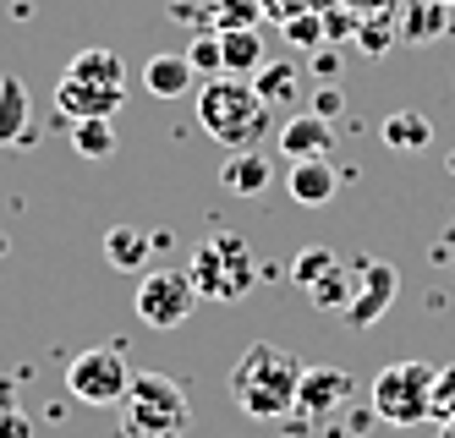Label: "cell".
Instances as JSON below:
<instances>
[{"instance_id": "7", "label": "cell", "mask_w": 455, "mask_h": 438, "mask_svg": "<svg viewBox=\"0 0 455 438\" xmlns=\"http://www.w3.org/2000/svg\"><path fill=\"white\" fill-rule=\"evenodd\" d=\"M138 318L148 329H181L192 313H198V285H192L187 268H148L138 280Z\"/></svg>"}, {"instance_id": "3", "label": "cell", "mask_w": 455, "mask_h": 438, "mask_svg": "<svg viewBox=\"0 0 455 438\" xmlns=\"http://www.w3.org/2000/svg\"><path fill=\"white\" fill-rule=\"evenodd\" d=\"M121 438H187L192 400L171 373H132V389L121 400Z\"/></svg>"}, {"instance_id": "24", "label": "cell", "mask_w": 455, "mask_h": 438, "mask_svg": "<svg viewBox=\"0 0 455 438\" xmlns=\"http://www.w3.org/2000/svg\"><path fill=\"white\" fill-rule=\"evenodd\" d=\"M72 148H77L83 159H110V154H116V121H110V115L72 121Z\"/></svg>"}, {"instance_id": "22", "label": "cell", "mask_w": 455, "mask_h": 438, "mask_svg": "<svg viewBox=\"0 0 455 438\" xmlns=\"http://www.w3.org/2000/svg\"><path fill=\"white\" fill-rule=\"evenodd\" d=\"M302 296L313 301L318 313H346V307H351V296H356V263H335L330 275H323L313 291H302Z\"/></svg>"}, {"instance_id": "23", "label": "cell", "mask_w": 455, "mask_h": 438, "mask_svg": "<svg viewBox=\"0 0 455 438\" xmlns=\"http://www.w3.org/2000/svg\"><path fill=\"white\" fill-rule=\"evenodd\" d=\"M395 28H401V0L395 6H379V12H368V17H356V50L363 55H384L389 50V39H395Z\"/></svg>"}, {"instance_id": "6", "label": "cell", "mask_w": 455, "mask_h": 438, "mask_svg": "<svg viewBox=\"0 0 455 438\" xmlns=\"http://www.w3.org/2000/svg\"><path fill=\"white\" fill-rule=\"evenodd\" d=\"M67 389L72 400H83V406L93 411H116L126 389H132V362H126V346H88L72 356L67 367Z\"/></svg>"}, {"instance_id": "30", "label": "cell", "mask_w": 455, "mask_h": 438, "mask_svg": "<svg viewBox=\"0 0 455 438\" xmlns=\"http://www.w3.org/2000/svg\"><path fill=\"white\" fill-rule=\"evenodd\" d=\"M0 438H34V422H28L17 406H0Z\"/></svg>"}, {"instance_id": "15", "label": "cell", "mask_w": 455, "mask_h": 438, "mask_svg": "<svg viewBox=\"0 0 455 438\" xmlns=\"http://www.w3.org/2000/svg\"><path fill=\"white\" fill-rule=\"evenodd\" d=\"M60 77H77V83H93V88H126V66L116 50L105 44H83L72 60H67V72Z\"/></svg>"}, {"instance_id": "14", "label": "cell", "mask_w": 455, "mask_h": 438, "mask_svg": "<svg viewBox=\"0 0 455 438\" xmlns=\"http://www.w3.org/2000/svg\"><path fill=\"white\" fill-rule=\"evenodd\" d=\"M34 138V93L22 77H0V148Z\"/></svg>"}, {"instance_id": "33", "label": "cell", "mask_w": 455, "mask_h": 438, "mask_svg": "<svg viewBox=\"0 0 455 438\" xmlns=\"http://www.w3.org/2000/svg\"><path fill=\"white\" fill-rule=\"evenodd\" d=\"M439 438H455V417H450V422H439Z\"/></svg>"}, {"instance_id": "25", "label": "cell", "mask_w": 455, "mask_h": 438, "mask_svg": "<svg viewBox=\"0 0 455 438\" xmlns=\"http://www.w3.org/2000/svg\"><path fill=\"white\" fill-rule=\"evenodd\" d=\"M340 258H335V247H302L297 258H291V268H285V280L297 285V291H313L323 275H330Z\"/></svg>"}, {"instance_id": "34", "label": "cell", "mask_w": 455, "mask_h": 438, "mask_svg": "<svg viewBox=\"0 0 455 438\" xmlns=\"http://www.w3.org/2000/svg\"><path fill=\"white\" fill-rule=\"evenodd\" d=\"M444 6H450V12H455V0H444Z\"/></svg>"}, {"instance_id": "20", "label": "cell", "mask_w": 455, "mask_h": 438, "mask_svg": "<svg viewBox=\"0 0 455 438\" xmlns=\"http://www.w3.org/2000/svg\"><path fill=\"white\" fill-rule=\"evenodd\" d=\"M379 138L395 148V154H411V148H428L434 143V121L422 110H389L379 121Z\"/></svg>"}, {"instance_id": "16", "label": "cell", "mask_w": 455, "mask_h": 438, "mask_svg": "<svg viewBox=\"0 0 455 438\" xmlns=\"http://www.w3.org/2000/svg\"><path fill=\"white\" fill-rule=\"evenodd\" d=\"M269 176H275V171H269V159L258 154V148H236L231 159L220 164V187L236 192V197H258V192L269 187Z\"/></svg>"}, {"instance_id": "13", "label": "cell", "mask_w": 455, "mask_h": 438, "mask_svg": "<svg viewBox=\"0 0 455 438\" xmlns=\"http://www.w3.org/2000/svg\"><path fill=\"white\" fill-rule=\"evenodd\" d=\"M285 187H291V197H297L302 209H323L340 192V171H335L330 159H297V164H291V176H285Z\"/></svg>"}, {"instance_id": "21", "label": "cell", "mask_w": 455, "mask_h": 438, "mask_svg": "<svg viewBox=\"0 0 455 438\" xmlns=\"http://www.w3.org/2000/svg\"><path fill=\"white\" fill-rule=\"evenodd\" d=\"M198 28L209 33H225V28H258V17H264V6L258 0H198Z\"/></svg>"}, {"instance_id": "26", "label": "cell", "mask_w": 455, "mask_h": 438, "mask_svg": "<svg viewBox=\"0 0 455 438\" xmlns=\"http://www.w3.org/2000/svg\"><path fill=\"white\" fill-rule=\"evenodd\" d=\"M297 66H291V60H264V66H258V77H252V88H258V99H264V105H285V99L291 93H297Z\"/></svg>"}, {"instance_id": "17", "label": "cell", "mask_w": 455, "mask_h": 438, "mask_svg": "<svg viewBox=\"0 0 455 438\" xmlns=\"http://www.w3.org/2000/svg\"><path fill=\"white\" fill-rule=\"evenodd\" d=\"M192 83H198V72H192L187 55H148V66H143V88L154 99H181V93H192Z\"/></svg>"}, {"instance_id": "11", "label": "cell", "mask_w": 455, "mask_h": 438, "mask_svg": "<svg viewBox=\"0 0 455 438\" xmlns=\"http://www.w3.org/2000/svg\"><path fill=\"white\" fill-rule=\"evenodd\" d=\"M154 230L143 225H110L105 230V263L116 268V275H148L154 268Z\"/></svg>"}, {"instance_id": "27", "label": "cell", "mask_w": 455, "mask_h": 438, "mask_svg": "<svg viewBox=\"0 0 455 438\" xmlns=\"http://www.w3.org/2000/svg\"><path fill=\"white\" fill-rule=\"evenodd\" d=\"M187 60H192V72H198V77H225V60H220V33L198 28V33H192V44H187Z\"/></svg>"}, {"instance_id": "29", "label": "cell", "mask_w": 455, "mask_h": 438, "mask_svg": "<svg viewBox=\"0 0 455 438\" xmlns=\"http://www.w3.org/2000/svg\"><path fill=\"white\" fill-rule=\"evenodd\" d=\"M455 417V362L434 373V394H428V422H450Z\"/></svg>"}, {"instance_id": "1", "label": "cell", "mask_w": 455, "mask_h": 438, "mask_svg": "<svg viewBox=\"0 0 455 438\" xmlns=\"http://www.w3.org/2000/svg\"><path fill=\"white\" fill-rule=\"evenodd\" d=\"M297 384H302V362L269 340L247 346L242 362L231 367V400L252 422H280L297 411Z\"/></svg>"}, {"instance_id": "18", "label": "cell", "mask_w": 455, "mask_h": 438, "mask_svg": "<svg viewBox=\"0 0 455 438\" xmlns=\"http://www.w3.org/2000/svg\"><path fill=\"white\" fill-rule=\"evenodd\" d=\"M220 60H225V77H258L264 66V33L258 28H225L220 33Z\"/></svg>"}, {"instance_id": "10", "label": "cell", "mask_w": 455, "mask_h": 438, "mask_svg": "<svg viewBox=\"0 0 455 438\" xmlns=\"http://www.w3.org/2000/svg\"><path fill=\"white\" fill-rule=\"evenodd\" d=\"M275 138H280V154L297 164V159H330L340 131H335V121H323V115L307 110V115H291V121L275 131Z\"/></svg>"}, {"instance_id": "2", "label": "cell", "mask_w": 455, "mask_h": 438, "mask_svg": "<svg viewBox=\"0 0 455 438\" xmlns=\"http://www.w3.org/2000/svg\"><path fill=\"white\" fill-rule=\"evenodd\" d=\"M198 126L231 154L236 148H258V138L269 131V105L242 77H209L198 88Z\"/></svg>"}, {"instance_id": "28", "label": "cell", "mask_w": 455, "mask_h": 438, "mask_svg": "<svg viewBox=\"0 0 455 438\" xmlns=\"http://www.w3.org/2000/svg\"><path fill=\"white\" fill-rule=\"evenodd\" d=\"M285 44L291 50H318L330 33H323V12H297V17H285Z\"/></svg>"}, {"instance_id": "12", "label": "cell", "mask_w": 455, "mask_h": 438, "mask_svg": "<svg viewBox=\"0 0 455 438\" xmlns=\"http://www.w3.org/2000/svg\"><path fill=\"white\" fill-rule=\"evenodd\" d=\"M126 105V88H93V83H77V77H60L55 88V110L72 115V121H88V115H110Z\"/></svg>"}, {"instance_id": "5", "label": "cell", "mask_w": 455, "mask_h": 438, "mask_svg": "<svg viewBox=\"0 0 455 438\" xmlns=\"http://www.w3.org/2000/svg\"><path fill=\"white\" fill-rule=\"evenodd\" d=\"M434 373H439V367H428V362H389L384 373L373 378V394H368L373 417L389 422V427H417V422H428Z\"/></svg>"}, {"instance_id": "9", "label": "cell", "mask_w": 455, "mask_h": 438, "mask_svg": "<svg viewBox=\"0 0 455 438\" xmlns=\"http://www.w3.org/2000/svg\"><path fill=\"white\" fill-rule=\"evenodd\" d=\"M351 373L346 367H302V384H297V417L323 422L330 411H340L351 400Z\"/></svg>"}, {"instance_id": "8", "label": "cell", "mask_w": 455, "mask_h": 438, "mask_svg": "<svg viewBox=\"0 0 455 438\" xmlns=\"http://www.w3.org/2000/svg\"><path fill=\"white\" fill-rule=\"evenodd\" d=\"M395 291H401L395 263H384V258H363V263H356V296H351V307H346V323H351V329H373V323L389 313Z\"/></svg>"}, {"instance_id": "4", "label": "cell", "mask_w": 455, "mask_h": 438, "mask_svg": "<svg viewBox=\"0 0 455 438\" xmlns=\"http://www.w3.org/2000/svg\"><path fill=\"white\" fill-rule=\"evenodd\" d=\"M187 275H192V285H198V301H236V296L252 291L258 268H252V247L236 230H214L209 242L192 252Z\"/></svg>"}, {"instance_id": "32", "label": "cell", "mask_w": 455, "mask_h": 438, "mask_svg": "<svg viewBox=\"0 0 455 438\" xmlns=\"http://www.w3.org/2000/svg\"><path fill=\"white\" fill-rule=\"evenodd\" d=\"M335 6H346V12H356V17H368V12H379V6H395V0H335Z\"/></svg>"}, {"instance_id": "19", "label": "cell", "mask_w": 455, "mask_h": 438, "mask_svg": "<svg viewBox=\"0 0 455 438\" xmlns=\"http://www.w3.org/2000/svg\"><path fill=\"white\" fill-rule=\"evenodd\" d=\"M450 28H455V12L444 6V0H411V6H401V33L411 44H434Z\"/></svg>"}, {"instance_id": "31", "label": "cell", "mask_w": 455, "mask_h": 438, "mask_svg": "<svg viewBox=\"0 0 455 438\" xmlns=\"http://www.w3.org/2000/svg\"><path fill=\"white\" fill-rule=\"evenodd\" d=\"M340 105H346V93H340V88H318V105H313V115H323V121H330V115H340Z\"/></svg>"}]
</instances>
